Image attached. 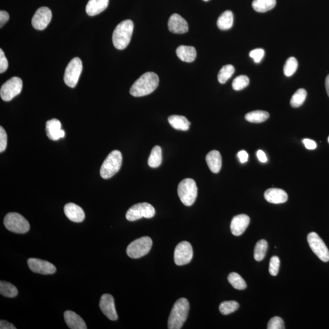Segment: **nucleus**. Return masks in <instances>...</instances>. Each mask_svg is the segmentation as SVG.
<instances>
[{
  "label": "nucleus",
  "mask_w": 329,
  "mask_h": 329,
  "mask_svg": "<svg viewBox=\"0 0 329 329\" xmlns=\"http://www.w3.org/2000/svg\"><path fill=\"white\" fill-rule=\"evenodd\" d=\"M159 79L154 72H147L134 82L130 89L131 95L141 97L153 93L158 87Z\"/></svg>",
  "instance_id": "1"
},
{
  "label": "nucleus",
  "mask_w": 329,
  "mask_h": 329,
  "mask_svg": "<svg viewBox=\"0 0 329 329\" xmlns=\"http://www.w3.org/2000/svg\"><path fill=\"white\" fill-rule=\"evenodd\" d=\"M190 304L186 298H181L174 304L168 321L169 329H180L188 317Z\"/></svg>",
  "instance_id": "2"
},
{
  "label": "nucleus",
  "mask_w": 329,
  "mask_h": 329,
  "mask_svg": "<svg viewBox=\"0 0 329 329\" xmlns=\"http://www.w3.org/2000/svg\"><path fill=\"white\" fill-rule=\"evenodd\" d=\"M134 31V24L131 20L121 22L114 29L112 41L117 49H125L130 43Z\"/></svg>",
  "instance_id": "3"
},
{
  "label": "nucleus",
  "mask_w": 329,
  "mask_h": 329,
  "mask_svg": "<svg viewBox=\"0 0 329 329\" xmlns=\"http://www.w3.org/2000/svg\"><path fill=\"white\" fill-rule=\"evenodd\" d=\"M178 193L179 198L184 205H193L198 196V188L195 181L190 178L184 179L179 184Z\"/></svg>",
  "instance_id": "4"
},
{
  "label": "nucleus",
  "mask_w": 329,
  "mask_h": 329,
  "mask_svg": "<svg viewBox=\"0 0 329 329\" xmlns=\"http://www.w3.org/2000/svg\"><path fill=\"white\" fill-rule=\"evenodd\" d=\"M122 164V155L120 151L114 150L107 157L102 164L100 174L104 179L112 178L115 174L118 173L121 168Z\"/></svg>",
  "instance_id": "5"
},
{
  "label": "nucleus",
  "mask_w": 329,
  "mask_h": 329,
  "mask_svg": "<svg viewBox=\"0 0 329 329\" xmlns=\"http://www.w3.org/2000/svg\"><path fill=\"white\" fill-rule=\"evenodd\" d=\"M4 224L7 230L17 234H25L29 231V222L18 213H7L4 219Z\"/></svg>",
  "instance_id": "6"
},
{
  "label": "nucleus",
  "mask_w": 329,
  "mask_h": 329,
  "mask_svg": "<svg viewBox=\"0 0 329 329\" xmlns=\"http://www.w3.org/2000/svg\"><path fill=\"white\" fill-rule=\"evenodd\" d=\"M152 245L153 241L151 238L149 236H143L129 244L126 253L132 258H141L150 251Z\"/></svg>",
  "instance_id": "7"
},
{
  "label": "nucleus",
  "mask_w": 329,
  "mask_h": 329,
  "mask_svg": "<svg viewBox=\"0 0 329 329\" xmlns=\"http://www.w3.org/2000/svg\"><path fill=\"white\" fill-rule=\"evenodd\" d=\"M155 213V209L150 204L139 203L129 209L126 212V218L129 221H134L142 218H153Z\"/></svg>",
  "instance_id": "8"
},
{
  "label": "nucleus",
  "mask_w": 329,
  "mask_h": 329,
  "mask_svg": "<svg viewBox=\"0 0 329 329\" xmlns=\"http://www.w3.org/2000/svg\"><path fill=\"white\" fill-rule=\"evenodd\" d=\"M82 71V63L79 57H74L69 62L64 74L65 83L70 87L74 88L78 84Z\"/></svg>",
  "instance_id": "9"
},
{
  "label": "nucleus",
  "mask_w": 329,
  "mask_h": 329,
  "mask_svg": "<svg viewBox=\"0 0 329 329\" xmlns=\"http://www.w3.org/2000/svg\"><path fill=\"white\" fill-rule=\"evenodd\" d=\"M23 82L19 77H12L2 84L0 90V95L2 100L10 101L21 93Z\"/></svg>",
  "instance_id": "10"
},
{
  "label": "nucleus",
  "mask_w": 329,
  "mask_h": 329,
  "mask_svg": "<svg viewBox=\"0 0 329 329\" xmlns=\"http://www.w3.org/2000/svg\"><path fill=\"white\" fill-rule=\"evenodd\" d=\"M307 241L311 250L324 262L329 261V251L320 236L315 233H310L307 236Z\"/></svg>",
  "instance_id": "11"
},
{
  "label": "nucleus",
  "mask_w": 329,
  "mask_h": 329,
  "mask_svg": "<svg viewBox=\"0 0 329 329\" xmlns=\"http://www.w3.org/2000/svg\"><path fill=\"white\" fill-rule=\"evenodd\" d=\"M193 256V248L188 241H182L176 247L174 253V262L178 266L190 262Z\"/></svg>",
  "instance_id": "12"
},
{
  "label": "nucleus",
  "mask_w": 329,
  "mask_h": 329,
  "mask_svg": "<svg viewBox=\"0 0 329 329\" xmlns=\"http://www.w3.org/2000/svg\"><path fill=\"white\" fill-rule=\"evenodd\" d=\"M52 19V12L47 7H41L35 12L32 19V25L37 30L42 31L48 26Z\"/></svg>",
  "instance_id": "13"
},
{
  "label": "nucleus",
  "mask_w": 329,
  "mask_h": 329,
  "mask_svg": "<svg viewBox=\"0 0 329 329\" xmlns=\"http://www.w3.org/2000/svg\"><path fill=\"white\" fill-rule=\"evenodd\" d=\"M27 265L32 272L44 274V275L53 274L56 271V266L53 264L39 258H29L27 260Z\"/></svg>",
  "instance_id": "14"
},
{
  "label": "nucleus",
  "mask_w": 329,
  "mask_h": 329,
  "mask_svg": "<svg viewBox=\"0 0 329 329\" xmlns=\"http://www.w3.org/2000/svg\"><path fill=\"white\" fill-rule=\"evenodd\" d=\"M99 307L102 312L109 320L112 321L118 320V315H117L116 306H115L114 298L110 294H104L101 296L100 302H99Z\"/></svg>",
  "instance_id": "15"
},
{
  "label": "nucleus",
  "mask_w": 329,
  "mask_h": 329,
  "mask_svg": "<svg viewBox=\"0 0 329 329\" xmlns=\"http://www.w3.org/2000/svg\"><path fill=\"white\" fill-rule=\"evenodd\" d=\"M169 31L174 34L186 33L188 31V24L180 15L174 14L169 17L168 23Z\"/></svg>",
  "instance_id": "16"
},
{
  "label": "nucleus",
  "mask_w": 329,
  "mask_h": 329,
  "mask_svg": "<svg viewBox=\"0 0 329 329\" xmlns=\"http://www.w3.org/2000/svg\"><path fill=\"white\" fill-rule=\"evenodd\" d=\"M250 223V218L245 214L236 215L232 219L231 231L234 235L240 236L245 233Z\"/></svg>",
  "instance_id": "17"
},
{
  "label": "nucleus",
  "mask_w": 329,
  "mask_h": 329,
  "mask_svg": "<svg viewBox=\"0 0 329 329\" xmlns=\"http://www.w3.org/2000/svg\"><path fill=\"white\" fill-rule=\"evenodd\" d=\"M61 121L57 119H52L46 123V133L48 138L51 141H56L60 139L64 138L66 133L61 129Z\"/></svg>",
  "instance_id": "18"
},
{
  "label": "nucleus",
  "mask_w": 329,
  "mask_h": 329,
  "mask_svg": "<svg viewBox=\"0 0 329 329\" xmlns=\"http://www.w3.org/2000/svg\"><path fill=\"white\" fill-rule=\"evenodd\" d=\"M64 212L70 220L81 223L85 219V213L81 207L74 203L67 204L64 207Z\"/></svg>",
  "instance_id": "19"
},
{
  "label": "nucleus",
  "mask_w": 329,
  "mask_h": 329,
  "mask_svg": "<svg viewBox=\"0 0 329 329\" xmlns=\"http://www.w3.org/2000/svg\"><path fill=\"white\" fill-rule=\"evenodd\" d=\"M264 197L269 203L282 204L288 200V194L280 188H269L265 192Z\"/></svg>",
  "instance_id": "20"
},
{
  "label": "nucleus",
  "mask_w": 329,
  "mask_h": 329,
  "mask_svg": "<svg viewBox=\"0 0 329 329\" xmlns=\"http://www.w3.org/2000/svg\"><path fill=\"white\" fill-rule=\"evenodd\" d=\"M65 321L71 329H87L86 323L83 319L74 311L67 310L64 313Z\"/></svg>",
  "instance_id": "21"
},
{
  "label": "nucleus",
  "mask_w": 329,
  "mask_h": 329,
  "mask_svg": "<svg viewBox=\"0 0 329 329\" xmlns=\"http://www.w3.org/2000/svg\"><path fill=\"white\" fill-rule=\"evenodd\" d=\"M109 0H89L86 6V12L89 16L98 15L106 9Z\"/></svg>",
  "instance_id": "22"
},
{
  "label": "nucleus",
  "mask_w": 329,
  "mask_h": 329,
  "mask_svg": "<svg viewBox=\"0 0 329 329\" xmlns=\"http://www.w3.org/2000/svg\"><path fill=\"white\" fill-rule=\"evenodd\" d=\"M206 160L209 168L212 173H219L222 166V158L219 151H211L206 156Z\"/></svg>",
  "instance_id": "23"
},
{
  "label": "nucleus",
  "mask_w": 329,
  "mask_h": 329,
  "mask_svg": "<svg viewBox=\"0 0 329 329\" xmlns=\"http://www.w3.org/2000/svg\"><path fill=\"white\" fill-rule=\"evenodd\" d=\"M176 54L182 61L192 62L196 59V50L193 47L181 46L176 49Z\"/></svg>",
  "instance_id": "24"
},
{
  "label": "nucleus",
  "mask_w": 329,
  "mask_h": 329,
  "mask_svg": "<svg viewBox=\"0 0 329 329\" xmlns=\"http://www.w3.org/2000/svg\"><path fill=\"white\" fill-rule=\"evenodd\" d=\"M168 119L171 126L177 130L186 131L190 128V122L185 117L173 115L169 117Z\"/></svg>",
  "instance_id": "25"
},
{
  "label": "nucleus",
  "mask_w": 329,
  "mask_h": 329,
  "mask_svg": "<svg viewBox=\"0 0 329 329\" xmlns=\"http://www.w3.org/2000/svg\"><path fill=\"white\" fill-rule=\"evenodd\" d=\"M234 24V15L231 11H226L219 17L217 26L221 30L231 29Z\"/></svg>",
  "instance_id": "26"
},
{
  "label": "nucleus",
  "mask_w": 329,
  "mask_h": 329,
  "mask_svg": "<svg viewBox=\"0 0 329 329\" xmlns=\"http://www.w3.org/2000/svg\"><path fill=\"white\" fill-rule=\"evenodd\" d=\"M276 4V0H254L252 6L256 12H266L273 9Z\"/></svg>",
  "instance_id": "27"
},
{
  "label": "nucleus",
  "mask_w": 329,
  "mask_h": 329,
  "mask_svg": "<svg viewBox=\"0 0 329 329\" xmlns=\"http://www.w3.org/2000/svg\"><path fill=\"white\" fill-rule=\"evenodd\" d=\"M270 117L267 112L263 111H254L247 114L246 120L254 123H260L265 121Z\"/></svg>",
  "instance_id": "28"
},
{
  "label": "nucleus",
  "mask_w": 329,
  "mask_h": 329,
  "mask_svg": "<svg viewBox=\"0 0 329 329\" xmlns=\"http://www.w3.org/2000/svg\"><path fill=\"white\" fill-rule=\"evenodd\" d=\"M0 293L7 298H15L18 295L19 291L16 286L7 282H0Z\"/></svg>",
  "instance_id": "29"
},
{
  "label": "nucleus",
  "mask_w": 329,
  "mask_h": 329,
  "mask_svg": "<svg viewBox=\"0 0 329 329\" xmlns=\"http://www.w3.org/2000/svg\"><path fill=\"white\" fill-rule=\"evenodd\" d=\"M162 161H163L162 149L159 146H154L148 159L149 166L151 168H157L161 165Z\"/></svg>",
  "instance_id": "30"
},
{
  "label": "nucleus",
  "mask_w": 329,
  "mask_h": 329,
  "mask_svg": "<svg viewBox=\"0 0 329 329\" xmlns=\"http://www.w3.org/2000/svg\"><path fill=\"white\" fill-rule=\"evenodd\" d=\"M228 281L231 285L236 290H245L247 285L245 280L241 278L240 274L236 273H231L228 276Z\"/></svg>",
  "instance_id": "31"
},
{
  "label": "nucleus",
  "mask_w": 329,
  "mask_h": 329,
  "mask_svg": "<svg viewBox=\"0 0 329 329\" xmlns=\"http://www.w3.org/2000/svg\"><path fill=\"white\" fill-rule=\"evenodd\" d=\"M268 246V242L265 240H260L257 243L254 253V258L256 261H260L265 258Z\"/></svg>",
  "instance_id": "32"
},
{
  "label": "nucleus",
  "mask_w": 329,
  "mask_h": 329,
  "mask_svg": "<svg viewBox=\"0 0 329 329\" xmlns=\"http://www.w3.org/2000/svg\"><path fill=\"white\" fill-rule=\"evenodd\" d=\"M306 94H307V93H306L305 89H298L291 97L290 101L291 107L294 108H300L305 101Z\"/></svg>",
  "instance_id": "33"
},
{
  "label": "nucleus",
  "mask_w": 329,
  "mask_h": 329,
  "mask_svg": "<svg viewBox=\"0 0 329 329\" xmlns=\"http://www.w3.org/2000/svg\"><path fill=\"white\" fill-rule=\"evenodd\" d=\"M235 72V69L232 65H226L221 69L218 74L219 83L224 84L231 78Z\"/></svg>",
  "instance_id": "34"
},
{
  "label": "nucleus",
  "mask_w": 329,
  "mask_h": 329,
  "mask_svg": "<svg viewBox=\"0 0 329 329\" xmlns=\"http://www.w3.org/2000/svg\"><path fill=\"white\" fill-rule=\"evenodd\" d=\"M239 304L235 301H224L219 306V310L223 315H228L238 310Z\"/></svg>",
  "instance_id": "35"
},
{
  "label": "nucleus",
  "mask_w": 329,
  "mask_h": 329,
  "mask_svg": "<svg viewBox=\"0 0 329 329\" xmlns=\"http://www.w3.org/2000/svg\"><path fill=\"white\" fill-rule=\"evenodd\" d=\"M298 62L297 59L294 57H291L286 60L283 67V73L286 76L290 77L293 75L297 70Z\"/></svg>",
  "instance_id": "36"
},
{
  "label": "nucleus",
  "mask_w": 329,
  "mask_h": 329,
  "mask_svg": "<svg viewBox=\"0 0 329 329\" xmlns=\"http://www.w3.org/2000/svg\"><path fill=\"white\" fill-rule=\"evenodd\" d=\"M249 79L245 75H240L236 77L233 82V88L236 91H241L248 86Z\"/></svg>",
  "instance_id": "37"
},
{
  "label": "nucleus",
  "mask_w": 329,
  "mask_h": 329,
  "mask_svg": "<svg viewBox=\"0 0 329 329\" xmlns=\"http://www.w3.org/2000/svg\"><path fill=\"white\" fill-rule=\"evenodd\" d=\"M280 259L278 256H273L271 258L270 266H269V272L271 276L278 275L280 267Z\"/></svg>",
  "instance_id": "38"
},
{
  "label": "nucleus",
  "mask_w": 329,
  "mask_h": 329,
  "mask_svg": "<svg viewBox=\"0 0 329 329\" xmlns=\"http://www.w3.org/2000/svg\"><path fill=\"white\" fill-rule=\"evenodd\" d=\"M268 329H284L285 325L282 319L279 316L271 318L269 321L267 326Z\"/></svg>",
  "instance_id": "39"
},
{
  "label": "nucleus",
  "mask_w": 329,
  "mask_h": 329,
  "mask_svg": "<svg viewBox=\"0 0 329 329\" xmlns=\"http://www.w3.org/2000/svg\"><path fill=\"white\" fill-rule=\"evenodd\" d=\"M264 55H265V51L261 48L253 49V50H252L250 52V53H249V56H250L252 59H253L254 62L257 64L260 63L261 59H263Z\"/></svg>",
  "instance_id": "40"
},
{
  "label": "nucleus",
  "mask_w": 329,
  "mask_h": 329,
  "mask_svg": "<svg viewBox=\"0 0 329 329\" xmlns=\"http://www.w3.org/2000/svg\"><path fill=\"white\" fill-rule=\"evenodd\" d=\"M7 144V136L4 129L2 126L0 127V152L5 151Z\"/></svg>",
  "instance_id": "41"
},
{
  "label": "nucleus",
  "mask_w": 329,
  "mask_h": 329,
  "mask_svg": "<svg viewBox=\"0 0 329 329\" xmlns=\"http://www.w3.org/2000/svg\"><path fill=\"white\" fill-rule=\"evenodd\" d=\"M8 68V61L6 59L4 51L0 49V73H4Z\"/></svg>",
  "instance_id": "42"
},
{
  "label": "nucleus",
  "mask_w": 329,
  "mask_h": 329,
  "mask_svg": "<svg viewBox=\"0 0 329 329\" xmlns=\"http://www.w3.org/2000/svg\"><path fill=\"white\" fill-rule=\"evenodd\" d=\"M303 143L305 145L306 148L310 149V150H313V149H316V147H317L316 142L310 139H304Z\"/></svg>",
  "instance_id": "43"
},
{
  "label": "nucleus",
  "mask_w": 329,
  "mask_h": 329,
  "mask_svg": "<svg viewBox=\"0 0 329 329\" xmlns=\"http://www.w3.org/2000/svg\"><path fill=\"white\" fill-rule=\"evenodd\" d=\"M9 15L4 11H0V27H2L9 21Z\"/></svg>",
  "instance_id": "44"
},
{
  "label": "nucleus",
  "mask_w": 329,
  "mask_h": 329,
  "mask_svg": "<svg viewBox=\"0 0 329 329\" xmlns=\"http://www.w3.org/2000/svg\"><path fill=\"white\" fill-rule=\"evenodd\" d=\"M238 158L241 163H246L248 161L249 154L245 151H240L238 152Z\"/></svg>",
  "instance_id": "45"
},
{
  "label": "nucleus",
  "mask_w": 329,
  "mask_h": 329,
  "mask_svg": "<svg viewBox=\"0 0 329 329\" xmlns=\"http://www.w3.org/2000/svg\"><path fill=\"white\" fill-rule=\"evenodd\" d=\"M0 329H16V328L8 321L1 320L0 321Z\"/></svg>",
  "instance_id": "46"
},
{
  "label": "nucleus",
  "mask_w": 329,
  "mask_h": 329,
  "mask_svg": "<svg viewBox=\"0 0 329 329\" xmlns=\"http://www.w3.org/2000/svg\"><path fill=\"white\" fill-rule=\"evenodd\" d=\"M257 156L261 163H265L268 161L265 153L262 150H258L257 153Z\"/></svg>",
  "instance_id": "47"
},
{
  "label": "nucleus",
  "mask_w": 329,
  "mask_h": 329,
  "mask_svg": "<svg viewBox=\"0 0 329 329\" xmlns=\"http://www.w3.org/2000/svg\"><path fill=\"white\" fill-rule=\"evenodd\" d=\"M325 85H326V92H327L328 96H329V75H328L327 77H326Z\"/></svg>",
  "instance_id": "48"
},
{
  "label": "nucleus",
  "mask_w": 329,
  "mask_h": 329,
  "mask_svg": "<svg viewBox=\"0 0 329 329\" xmlns=\"http://www.w3.org/2000/svg\"><path fill=\"white\" fill-rule=\"evenodd\" d=\"M203 1H209V0H203Z\"/></svg>",
  "instance_id": "49"
},
{
  "label": "nucleus",
  "mask_w": 329,
  "mask_h": 329,
  "mask_svg": "<svg viewBox=\"0 0 329 329\" xmlns=\"http://www.w3.org/2000/svg\"><path fill=\"white\" fill-rule=\"evenodd\" d=\"M328 141H329V138H328Z\"/></svg>",
  "instance_id": "50"
}]
</instances>
